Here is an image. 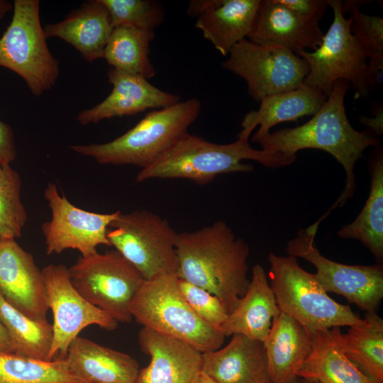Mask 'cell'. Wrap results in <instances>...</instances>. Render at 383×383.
<instances>
[{
	"label": "cell",
	"instance_id": "26",
	"mask_svg": "<svg viewBox=\"0 0 383 383\" xmlns=\"http://www.w3.org/2000/svg\"><path fill=\"white\" fill-rule=\"evenodd\" d=\"M339 328L312 333L311 352L296 377L320 383H374L343 352L337 340Z\"/></svg>",
	"mask_w": 383,
	"mask_h": 383
},
{
	"label": "cell",
	"instance_id": "28",
	"mask_svg": "<svg viewBox=\"0 0 383 383\" xmlns=\"http://www.w3.org/2000/svg\"><path fill=\"white\" fill-rule=\"evenodd\" d=\"M338 344L345 355L374 383H383V320L367 313L361 324L346 333L339 328Z\"/></svg>",
	"mask_w": 383,
	"mask_h": 383
},
{
	"label": "cell",
	"instance_id": "37",
	"mask_svg": "<svg viewBox=\"0 0 383 383\" xmlns=\"http://www.w3.org/2000/svg\"><path fill=\"white\" fill-rule=\"evenodd\" d=\"M16 156L13 131L9 124L0 120V164H10Z\"/></svg>",
	"mask_w": 383,
	"mask_h": 383
},
{
	"label": "cell",
	"instance_id": "11",
	"mask_svg": "<svg viewBox=\"0 0 383 383\" xmlns=\"http://www.w3.org/2000/svg\"><path fill=\"white\" fill-rule=\"evenodd\" d=\"M318 228L299 230L288 241L289 255L301 257L316 268V279L325 291L344 296L367 313L377 311L383 298V267L339 263L322 255L315 244Z\"/></svg>",
	"mask_w": 383,
	"mask_h": 383
},
{
	"label": "cell",
	"instance_id": "38",
	"mask_svg": "<svg viewBox=\"0 0 383 383\" xmlns=\"http://www.w3.org/2000/svg\"><path fill=\"white\" fill-rule=\"evenodd\" d=\"M359 121L366 126L369 131L374 135H380L383 133V108L382 104L375 109L372 117L360 116Z\"/></svg>",
	"mask_w": 383,
	"mask_h": 383
},
{
	"label": "cell",
	"instance_id": "8",
	"mask_svg": "<svg viewBox=\"0 0 383 383\" xmlns=\"http://www.w3.org/2000/svg\"><path fill=\"white\" fill-rule=\"evenodd\" d=\"M46 39L40 1L15 0L11 21L0 38V67L16 73L36 96L51 89L60 74Z\"/></svg>",
	"mask_w": 383,
	"mask_h": 383
},
{
	"label": "cell",
	"instance_id": "4",
	"mask_svg": "<svg viewBox=\"0 0 383 383\" xmlns=\"http://www.w3.org/2000/svg\"><path fill=\"white\" fill-rule=\"evenodd\" d=\"M201 103L195 98L147 113L135 126L105 143L71 145L69 148L103 165H133L146 168L188 133Z\"/></svg>",
	"mask_w": 383,
	"mask_h": 383
},
{
	"label": "cell",
	"instance_id": "3",
	"mask_svg": "<svg viewBox=\"0 0 383 383\" xmlns=\"http://www.w3.org/2000/svg\"><path fill=\"white\" fill-rule=\"evenodd\" d=\"M245 160L274 169L292 165L296 155L257 150L250 145L249 139L243 138L218 144L187 133L154 163L142 169L136 182L180 178L204 185L219 174L253 171V165L243 162Z\"/></svg>",
	"mask_w": 383,
	"mask_h": 383
},
{
	"label": "cell",
	"instance_id": "39",
	"mask_svg": "<svg viewBox=\"0 0 383 383\" xmlns=\"http://www.w3.org/2000/svg\"><path fill=\"white\" fill-rule=\"evenodd\" d=\"M0 353H15V349L11 339L0 321Z\"/></svg>",
	"mask_w": 383,
	"mask_h": 383
},
{
	"label": "cell",
	"instance_id": "27",
	"mask_svg": "<svg viewBox=\"0 0 383 383\" xmlns=\"http://www.w3.org/2000/svg\"><path fill=\"white\" fill-rule=\"evenodd\" d=\"M370 185L368 197L355 220L343 226L338 237L362 243L377 262L383 260V150L375 147L368 160Z\"/></svg>",
	"mask_w": 383,
	"mask_h": 383
},
{
	"label": "cell",
	"instance_id": "41",
	"mask_svg": "<svg viewBox=\"0 0 383 383\" xmlns=\"http://www.w3.org/2000/svg\"><path fill=\"white\" fill-rule=\"evenodd\" d=\"M12 9L11 4L6 0H0V20Z\"/></svg>",
	"mask_w": 383,
	"mask_h": 383
},
{
	"label": "cell",
	"instance_id": "18",
	"mask_svg": "<svg viewBox=\"0 0 383 383\" xmlns=\"http://www.w3.org/2000/svg\"><path fill=\"white\" fill-rule=\"evenodd\" d=\"M324 33L318 23L304 18L279 0H261L247 39L255 44L296 52L315 50Z\"/></svg>",
	"mask_w": 383,
	"mask_h": 383
},
{
	"label": "cell",
	"instance_id": "5",
	"mask_svg": "<svg viewBox=\"0 0 383 383\" xmlns=\"http://www.w3.org/2000/svg\"><path fill=\"white\" fill-rule=\"evenodd\" d=\"M268 261L269 283L280 311L311 333L363 322L349 306L331 298L314 274L304 270L296 257L270 252Z\"/></svg>",
	"mask_w": 383,
	"mask_h": 383
},
{
	"label": "cell",
	"instance_id": "17",
	"mask_svg": "<svg viewBox=\"0 0 383 383\" xmlns=\"http://www.w3.org/2000/svg\"><path fill=\"white\" fill-rule=\"evenodd\" d=\"M261 0L190 1L187 13L196 17L195 27L223 56L247 38Z\"/></svg>",
	"mask_w": 383,
	"mask_h": 383
},
{
	"label": "cell",
	"instance_id": "10",
	"mask_svg": "<svg viewBox=\"0 0 383 383\" xmlns=\"http://www.w3.org/2000/svg\"><path fill=\"white\" fill-rule=\"evenodd\" d=\"M69 272L74 288L89 303L118 323L132 321L130 306L144 279L119 252L81 256Z\"/></svg>",
	"mask_w": 383,
	"mask_h": 383
},
{
	"label": "cell",
	"instance_id": "19",
	"mask_svg": "<svg viewBox=\"0 0 383 383\" xmlns=\"http://www.w3.org/2000/svg\"><path fill=\"white\" fill-rule=\"evenodd\" d=\"M138 343L150 360L135 383H191L201 370L202 353L185 342L143 327Z\"/></svg>",
	"mask_w": 383,
	"mask_h": 383
},
{
	"label": "cell",
	"instance_id": "36",
	"mask_svg": "<svg viewBox=\"0 0 383 383\" xmlns=\"http://www.w3.org/2000/svg\"><path fill=\"white\" fill-rule=\"evenodd\" d=\"M304 18L319 23L328 6L327 0H279Z\"/></svg>",
	"mask_w": 383,
	"mask_h": 383
},
{
	"label": "cell",
	"instance_id": "21",
	"mask_svg": "<svg viewBox=\"0 0 383 383\" xmlns=\"http://www.w3.org/2000/svg\"><path fill=\"white\" fill-rule=\"evenodd\" d=\"M65 360L82 383H135L140 367L131 355L77 337Z\"/></svg>",
	"mask_w": 383,
	"mask_h": 383
},
{
	"label": "cell",
	"instance_id": "24",
	"mask_svg": "<svg viewBox=\"0 0 383 383\" xmlns=\"http://www.w3.org/2000/svg\"><path fill=\"white\" fill-rule=\"evenodd\" d=\"M270 383H289L312 347V333L295 319L280 311L272 321L269 333L262 342Z\"/></svg>",
	"mask_w": 383,
	"mask_h": 383
},
{
	"label": "cell",
	"instance_id": "6",
	"mask_svg": "<svg viewBox=\"0 0 383 383\" xmlns=\"http://www.w3.org/2000/svg\"><path fill=\"white\" fill-rule=\"evenodd\" d=\"M174 274L144 280L130 306L143 327L185 342L201 353L221 347L223 333L200 318L183 297Z\"/></svg>",
	"mask_w": 383,
	"mask_h": 383
},
{
	"label": "cell",
	"instance_id": "43",
	"mask_svg": "<svg viewBox=\"0 0 383 383\" xmlns=\"http://www.w3.org/2000/svg\"><path fill=\"white\" fill-rule=\"evenodd\" d=\"M289 383H300L298 379H297V377L294 379L292 381H291Z\"/></svg>",
	"mask_w": 383,
	"mask_h": 383
},
{
	"label": "cell",
	"instance_id": "9",
	"mask_svg": "<svg viewBox=\"0 0 383 383\" xmlns=\"http://www.w3.org/2000/svg\"><path fill=\"white\" fill-rule=\"evenodd\" d=\"M177 233L159 215L146 210L120 211L109 224L107 238L144 280L177 273Z\"/></svg>",
	"mask_w": 383,
	"mask_h": 383
},
{
	"label": "cell",
	"instance_id": "14",
	"mask_svg": "<svg viewBox=\"0 0 383 383\" xmlns=\"http://www.w3.org/2000/svg\"><path fill=\"white\" fill-rule=\"evenodd\" d=\"M44 197L52 215L51 219L41 226L48 255L74 249L82 256H88L97 252L98 245L111 246L107 230L120 211L99 213L79 209L65 194L60 195L54 183L47 185Z\"/></svg>",
	"mask_w": 383,
	"mask_h": 383
},
{
	"label": "cell",
	"instance_id": "30",
	"mask_svg": "<svg viewBox=\"0 0 383 383\" xmlns=\"http://www.w3.org/2000/svg\"><path fill=\"white\" fill-rule=\"evenodd\" d=\"M0 321L11 339L15 354L48 361L52 341V324L29 318L1 296Z\"/></svg>",
	"mask_w": 383,
	"mask_h": 383
},
{
	"label": "cell",
	"instance_id": "20",
	"mask_svg": "<svg viewBox=\"0 0 383 383\" xmlns=\"http://www.w3.org/2000/svg\"><path fill=\"white\" fill-rule=\"evenodd\" d=\"M201 370L218 383H270L262 342L233 334L223 348L202 353Z\"/></svg>",
	"mask_w": 383,
	"mask_h": 383
},
{
	"label": "cell",
	"instance_id": "16",
	"mask_svg": "<svg viewBox=\"0 0 383 383\" xmlns=\"http://www.w3.org/2000/svg\"><path fill=\"white\" fill-rule=\"evenodd\" d=\"M111 92L99 104L82 111L77 117L84 126L117 116L160 109L179 101V95L165 91L143 77L111 67L107 72Z\"/></svg>",
	"mask_w": 383,
	"mask_h": 383
},
{
	"label": "cell",
	"instance_id": "23",
	"mask_svg": "<svg viewBox=\"0 0 383 383\" xmlns=\"http://www.w3.org/2000/svg\"><path fill=\"white\" fill-rule=\"evenodd\" d=\"M279 312L267 274L260 265L256 264L252 267L251 279L245 293L228 314L220 331L225 336L241 334L263 342L272 319Z\"/></svg>",
	"mask_w": 383,
	"mask_h": 383
},
{
	"label": "cell",
	"instance_id": "33",
	"mask_svg": "<svg viewBox=\"0 0 383 383\" xmlns=\"http://www.w3.org/2000/svg\"><path fill=\"white\" fill-rule=\"evenodd\" d=\"M21 182L10 164H0V238H20L28 216L21 200Z\"/></svg>",
	"mask_w": 383,
	"mask_h": 383
},
{
	"label": "cell",
	"instance_id": "29",
	"mask_svg": "<svg viewBox=\"0 0 383 383\" xmlns=\"http://www.w3.org/2000/svg\"><path fill=\"white\" fill-rule=\"evenodd\" d=\"M154 38L155 33L128 26L115 27L103 58L113 69L148 79L156 74L149 57L150 43Z\"/></svg>",
	"mask_w": 383,
	"mask_h": 383
},
{
	"label": "cell",
	"instance_id": "32",
	"mask_svg": "<svg viewBox=\"0 0 383 383\" xmlns=\"http://www.w3.org/2000/svg\"><path fill=\"white\" fill-rule=\"evenodd\" d=\"M372 1H342V11L350 13V31L359 40L368 57L370 91L379 88L383 74V18L362 12L359 6Z\"/></svg>",
	"mask_w": 383,
	"mask_h": 383
},
{
	"label": "cell",
	"instance_id": "7",
	"mask_svg": "<svg viewBox=\"0 0 383 383\" xmlns=\"http://www.w3.org/2000/svg\"><path fill=\"white\" fill-rule=\"evenodd\" d=\"M327 1L333 10V20L321 45L312 52H295L309 67L303 84L328 97L335 82L344 80L354 90L356 99L367 96L370 91L367 55L350 31V20L344 16L342 1Z\"/></svg>",
	"mask_w": 383,
	"mask_h": 383
},
{
	"label": "cell",
	"instance_id": "40",
	"mask_svg": "<svg viewBox=\"0 0 383 383\" xmlns=\"http://www.w3.org/2000/svg\"><path fill=\"white\" fill-rule=\"evenodd\" d=\"M191 383H218L209 375L200 370L193 379Z\"/></svg>",
	"mask_w": 383,
	"mask_h": 383
},
{
	"label": "cell",
	"instance_id": "1",
	"mask_svg": "<svg viewBox=\"0 0 383 383\" xmlns=\"http://www.w3.org/2000/svg\"><path fill=\"white\" fill-rule=\"evenodd\" d=\"M350 87L344 80H337L324 104L306 123L291 128L270 132L251 138L262 150L290 155L304 149H317L332 155L345 173V187L331 208L313 224L318 226L336 208L343 206L353 197L356 184L355 166L370 147L380 145V140L367 130L358 131L350 124L345 107V97Z\"/></svg>",
	"mask_w": 383,
	"mask_h": 383
},
{
	"label": "cell",
	"instance_id": "22",
	"mask_svg": "<svg viewBox=\"0 0 383 383\" xmlns=\"http://www.w3.org/2000/svg\"><path fill=\"white\" fill-rule=\"evenodd\" d=\"M113 26L100 0H91L72 11L62 21L47 24L45 37L60 38L72 45L88 62L103 58Z\"/></svg>",
	"mask_w": 383,
	"mask_h": 383
},
{
	"label": "cell",
	"instance_id": "12",
	"mask_svg": "<svg viewBox=\"0 0 383 383\" xmlns=\"http://www.w3.org/2000/svg\"><path fill=\"white\" fill-rule=\"evenodd\" d=\"M222 66L246 82L249 95L257 102L299 87L309 72L307 62L294 52L262 46L247 38L232 48Z\"/></svg>",
	"mask_w": 383,
	"mask_h": 383
},
{
	"label": "cell",
	"instance_id": "35",
	"mask_svg": "<svg viewBox=\"0 0 383 383\" xmlns=\"http://www.w3.org/2000/svg\"><path fill=\"white\" fill-rule=\"evenodd\" d=\"M179 290L192 309L204 321L220 330L228 313L221 301L206 290L178 278Z\"/></svg>",
	"mask_w": 383,
	"mask_h": 383
},
{
	"label": "cell",
	"instance_id": "15",
	"mask_svg": "<svg viewBox=\"0 0 383 383\" xmlns=\"http://www.w3.org/2000/svg\"><path fill=\"white\" fill-rule=\"evenodd\" d=\"M0 296L29 318L47 321L42 272L32 255L14 239L0 238Z\"/></svg>",
	"mask_w": 383,
	"mask_h": 383
},
{
	"label": "cell",
	"instance_id": "31",
	"mask_svg": "<svg viewBox=\"0 0 383 383\" xmlns=\"http://www.w3.org/2000/svg\"><path fill=\"white\" fill-rule=\"evenodd\" d=\"M0 383H82L64 359L36 360L0 353Z\"/></svg>",
	"mask_w": 383,
	"mask_h": 383
},
{
	"label": "cell",
	"instance_id": "2",
	"mask_svg": "<svg viewBox=\"0 0 383 383\" xmlns=\"http://www.w3.org/2000/svg\"><path fill=\"white\" fill-rule=\"evenodd\" d=\"M176 253L177 277L216 296L229 314L249 284L248 244L224 221H217L177 233Z\"/></svg>",
	"mask_w": 383,
	"mask_h": 383
},
{
	"label": "cell",
	"instance_id": "13",
	"mask_svg": "<svg viewBox=\"0 0 383 383\" xmlns=\"http://www.w3.org/2000/svg\"><path fill=\"white\" fill-rule=\"evenodd\" d=\"M47 304L53 315L52 341L48 361L64 359L72 342L90 325L115 330L118 322L86 300L73 286L69 268L49 265L42 270Z\"/></svg>",
	"mask_w": 383,
	"mask_h": 383
},
{
	"label": "cell",
	"instance_id": "34",
	"mask_svg": "<svg viewBox=\"0 0 383 383\" xmlns=\"http://www.w3.org/2000/svg\"><path fill=\"white\" fill-rule=\"evenodd\" d=\"M109 11L113 28L128 26L155 33L164 21L162 4L155 0H100Z\"/></svg>",
	"mask_w": 383,
	"mask_h": 383
},
{
	"label": "cell",
	"instance_id": "25",
	"mask_svg": "<svg viewBox=\"0 0 383 383\" xmlns=\"http://www.w3.org/2000/svg\"><path fill=\"white\" fill-rule=\"evenodd\" d=\"M327 97L319 91L302 84L299 87L270 95L260 102L258 109L248 112L241 122L242 130L238 138L250 140L264 136L281 123L296 121L306 116H313L324 104Z\"/></svg>",
	"mask_w": 383,
	"mask_h": 383
},
{
	"label": "cell",
	"instance_id": "42",
	"mask_svg": "<svg viewBox=\"0 0 383 383\" xmlns=\"http://www.w3.org/2000/svg\"><path fill=\"white\" fill-rule=\"evenodd\" d=\"M304 383H320V382L314 379H304Z\"/></svg>",
	"mask_w": 383,
	"mask_h": 383
}]
</instances>
